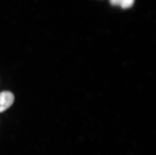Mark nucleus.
<instances>
[{
    "instance_id": "obj_1",
    "label": "nucleus",
    "mask_w": 156,
    "mask_h": 155,
    "mask_svg": "<svg viewBox=\"0 0 156 155\" xmlns=\"http://www.w3.org/2000/svg\"><path fill=\"white\" fill-rule=\"evenodd\" d=\"M14 96L10 91H5L0 93V113L9 108L13 104Z\"/></svg>"
},
{
    "instance_id": "obj_2",
    "label": "nucleus",
    "mask_w": 156,
    "mask_h": 155,
    "mask_svg": "<svg viewBox=\"0 0 156 155\" xmlns=\"http://www.w3.org/2000/svg\"><path fill=\"white\" fill-rule=\"evenodd\" d=\"M135 0H110L111 4L113 6H120L122 9H128L131 7Z\"/></svg>"
}]
</instances>
